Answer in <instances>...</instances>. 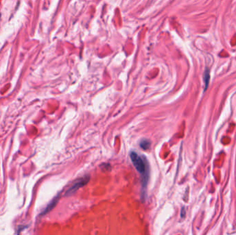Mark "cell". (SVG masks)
<instances>
[{
  "mask_svg": "<svg viewBox=\"0 0 236 235\" xmlns=\"http://www.w3.org/2000/svg\"><path fill=\"white\" fill-rule=\"evenodd\" d=\"M209 80H210V72H209V70L208 69L206 70L204 74V90H206L207 88H208V84H209Z\"/></svg>",
  "mask_w": 236,
  "mask_h": 235,
  "instance_id": "cell-4",
  "label": "cell"
},
{
  "mask_svg": "<svg viewBox=\"0 0 236 235\" xmlns=\"http://www.w3.org/2000/svg\"><path fill=\"white\" fill-rule=\"evenodd\" d=\"M59 195H58L57 196H56L55 198L53 200L51 201V203H50V204H49V205H48V206H47L46 208V209L44 210V211H43L42 213H41V215H46V214L48 213H49V212L51 211V210L53 209V208L55 206L56 204H57V203L58 199H59Z\"/></svg>",
  "mask_w": 236,
  "mask_h": 235,
  "instance_id": "cell-3",
  "label": "cell"
},
{
  "mask_svg": "<svg viewBox=\"0 0 236 235\" xmlns=\"http://www.w3.org/2000/svg\"><path fill=\"white\" fill-rule=\"evenodd\" d=\"M130 159L135 169L142 174V184L143 188H146L148 180L149 170L148 164L145 157H142L136 152H132L130 154Z\"/></svg>",
  "mask_w": 236,
  "mask_h": 235,
  "instance_id": "cell-1",
  "label": "cell"
},
{
  "mask_svg": "<svg viewBox=\"0 0 236 235\" xmlns=\"http://www.w3.org/2000/svg\"><path fill=\"white\" fill-rule=\"evenodd\" d=\"M184 216H185V208H183L182 209L181 217H184Z\"/></svg>",
  "mask_w": 236,
  "mask_h": 235,
  "instance_id": "cell-6",
  "label": "cell"
},
{
  "mask_svg": "<svg viewBox=\"0 0 236 235\" xmlns=\"http://www.w3.org/2000/svg\"><path fill=\"white\" fill-rule=\"evenodd\" d=\"M89 180H90V176H85L84 177L80 179L77 181L75 183V184L72 185V186L70 187L67 191H66L65 195L66 196H69L70 195H72L73 193L75 192L78 189H80V188H82V187L84 186L85 185L88 184Z\"/></svg>",
  "mask_w": 236,
  "mask_h": 235,
  "instance_id": "cell-2",
  "label": "cell"
},
{
  "mask_svg": "<svg viewBox=\"0 0 236 235\" xmlns=\"http://www.w3.org/2000/svg\"><path fill=\"white\" fill-rule=\"evenodd\" d=\"M140 145L141 147V148H142L143 150H148L149 148L151 146V141L148 140V139H143L140 141Z\"/></svg>",
  "mask_w": 236,
  "mask_h": 235,
  "instance_id": "cell-5",
  "label": "cell"
}]
</instances>
